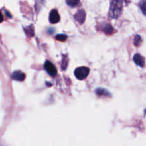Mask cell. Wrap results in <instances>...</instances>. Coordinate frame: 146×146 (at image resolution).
<instances>
[{"mask_svg": "<svg viewBox=\"0 0 146 146\" xmlns=\"http://www.w3.org/2000/svg\"><path fill=\"white\" fill-rule=\"evenodd\" d=\"M89 68L85 66H82L79 67V68H77L75 70V71H74V74H75V76L78 79L84 80L85 78H87V76L89 74Z\"/></svg>", "mask_w": 146, "mask_h": 146, "instance_id": "obj_2", "label": "cell"}, {"mask_svg": "<svg viewBox=\"0 0 146 146\" xmlns=\"http://www.w3.org/2000/svg\"><path fill=\"white\" fill-rule=\"evenodd\" d=\"M140 7H141L143 13L145 15H146V0H143V1H141V3H140Z\"/></svg>", "mask_w": 146, "mask_h": 146, "instance_id": "obj_13", "label": "cell"}, {"mask_svg": "<svg viewBox=\"0 0 146 146\" xmlns=\"http://www.w3.org/2000/svg\"><path fill=\"white\" fill-rule=\"evenodd\" d=\"M133 60L135 64L141 67H143L145 65V58L141 56L139 54H136L133 57Z\"/></svg>", "mask_w": 146, "mask_h": 146, "instance_id": "obj_7", "label": "cell"}, {"mask_svg": "<svg viewBox=\"0 0 146 146\" xmlns=\"http://www.w3.org/2000/svg\"><path fill=\"white\" fill-rule=\"evenodd\" d=\"M56 39L60 41H65L67 39V36L66 34H58L56 36Z\"/></svg>", "mask_w": 146, "mask_h": 146, "instance_id": "obj_12", "label": "cell"}, {"mask_svg": "<svg viewBox=\"0 0 146 146\" xmlns=\"http://www.w3.org/2000/svg\"><path fill=\"white\" fill-rule=\"evenodd\" d=\"M44 68L46 72L51 76H55L57 74V70L54 64L50 61H46L44 64Z\"/></svg>", "mask_w": 146, "mask_h": 146, "instance_id": "obj_3", "label": "cell"}, {"mask_svg": "<svg viewBox=\"0 0 146 146\" xmlns=\"http://www.w3.org/2000/svg\"><path fill=\"white\" fill-rule=\"evenodd\" d=\"M67 65H68V58H67L66 56H64L62 61V64H61V69L66 70V69Z\"/></svg>", "mask_w": 146, "mask_h": 146, "instance_id": "obj_11", "label": "cell"}, {"mask_svg": "<svg viewBox=\"0 0 146 146\" xmlns=\"http://www.w3.org/2000/svg\"><path fill=\"white\" fill-rule=\"evenodd\" d=\"M66 3L70 7H74L78 5L79 3V0H66Z\"/></svg>", "mask_w": 146, "mask_h": 146, "instance_id": "obj_10", "label": "cell"}, {"mask_svg": "<svg viewBox=\"0 0 146 146\" xmlns=\"http://www.w3.org/2000/svg\"><path fill=\"white\" fill-rule=\"evenodd\" d=\"M96 93L99 96H109V93L104 88H97L96 90Z\"/></svg>", "mask_w": 146, "mask_h": 146, "instance_id": "obj_9", "label": "cell"}, {"mask_svg": "<svg viewBox=\"0 0 146 146\" xmlns=\"http://www.w3.org/2000/svg\"><path fill=\"white\" fill-rule=\"evenodd\" d=\"M49 21L51 24H56L60 21V16L56 9H53L50 12Z\"/></svg>", "mask_w": 146, "mask_h": 146, "instance_id": "obj_4", "label": "cell"}, {"mask_svg": "<svg viewBox=\"0 0 146 146\" xmlns=\"http://www.w3.org/2000/svg\"><path fill=\"white\" fill-rule=\"evenodd\" d=\"M74 19L78 21L79 24H82L86 19V13L84 10L80 9L76 12V14L74 15Z\"/></svg>", "mask_w": 146, "mask_h": 146, "instance_id": "obj_5", "label": "cell"}, {"mask_svg": "<svg viewBox=\"0 0 146 146\" xmlns=\"http://www.w3.org/2000/svg\"><path fill=\"white\" fill-rule=\"evenodd\" d=\"M104 31L105 32V34H111L114 32V29L111 25L110 24H106L105 27H104Z\"/></svg>", "mask_w": 146, "mask_h": 146, "instance_id": "obj_8", "label": "cell"}, {"mask_svg": "<svg viewBox=\"0 0 146 146\" xmlns=\"http://www.w3.org/2000/svg\"><path fill=\"white\" fill-rule=\"evenodd\" d=\"M123 8L122 0H112L109 15L111 18L117 19L121 15Z\"/></svg>", "mask_w": 146, "mask_h": 146, "instance_id": "obj_1", "label": "cell"}, {"mask_svg": "<svg viewBox=\"0 0 146 146\" xmlns=\"http://www.w3.org/2000/svg\"><path fill=\"white\" fill-rule=\"evenodd\" d=\"M25 74H24L21 71H14V73L11 75V78L14 80H16V81H22L25 79Z\"/></svg>", "mask_w": 146, "mask_h": 146, "instance_id": "obj_6", "label": "cell"}, {"mask_svg": "<svg viewBox=\"0 0 146 146\" xmlns=\"http://www.w3.org/2000/svg\"><path fill=\"white\" fill-rule=\"evenodd\" d=\"M141 41H142V38L139 35H136L135 36V38H134V44L135 46H139L141 44Z\"/></svg>", "mask_w": 146, "mask_h": 146, "instance_id": "obj_14", "label": "cell"}]
</instances>
